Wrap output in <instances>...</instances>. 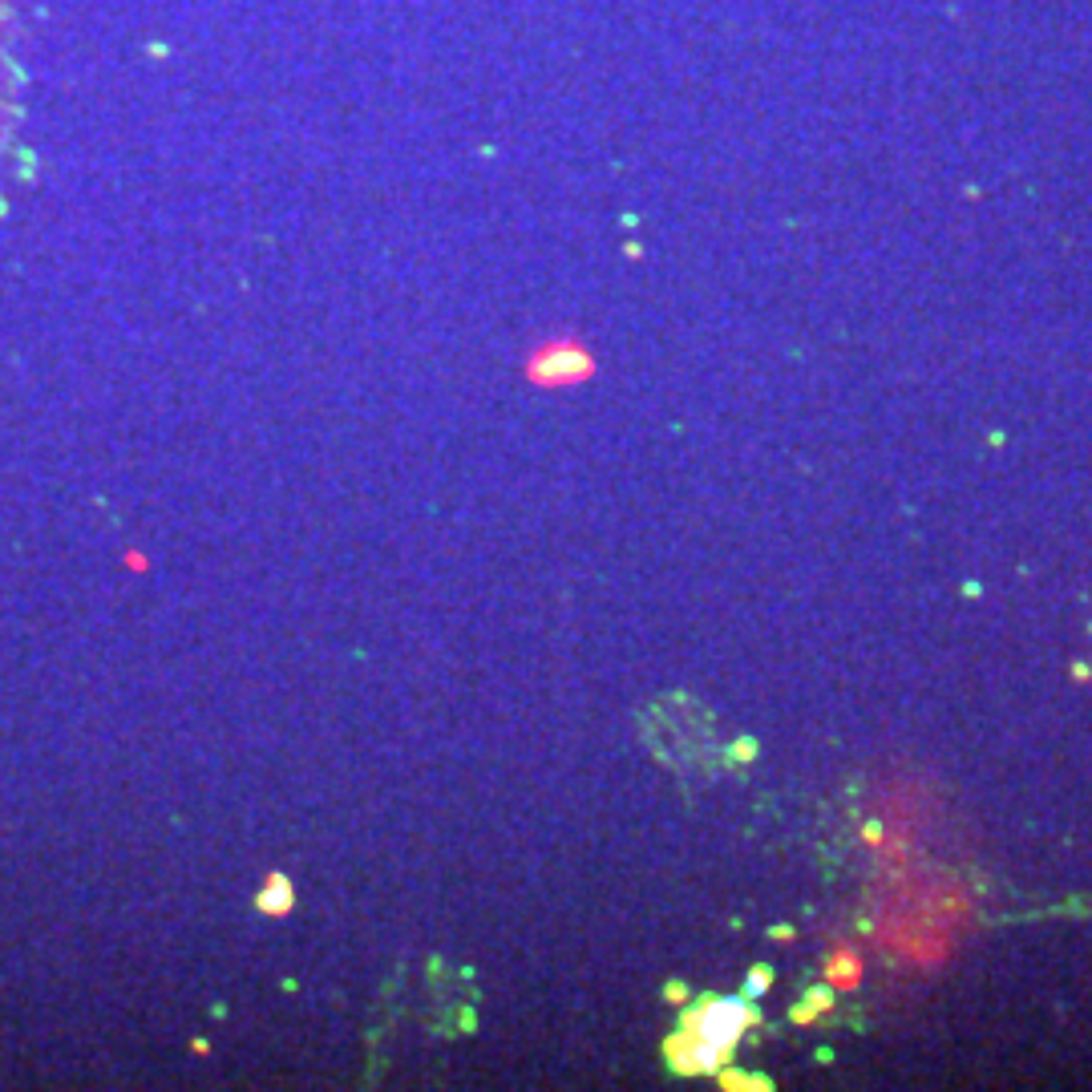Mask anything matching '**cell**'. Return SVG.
Instances as JSON below:
<instances>
[{
	"instance_id": "6da1fadb",
	"label": "cell",
	"mask_w": 1092,
	"mask_h": 1092,
	"mask_svg": "<svg viewBox=\"0 0 1092 1092\" xmlns=\"http://www.w3.org/2000/svg\"><path fill=\"white\" fill-rule=\"evenodd\" d=\"M583 373H587V356L575 353L571 345H550L530 360V381H538V384H566Z\"/></svg>"
},
{
	"instance_id": "7a4b0ae2",
	"label": "cell",
	"mask_w": 1092,
	"mask_h": 1092,
	"mask_svg": "<svg viewBox=\"0 0 1092 1092\" xmlns=\"http://www.w3.org/2000/svg\"><path fill=\"white\" fill-rule=\"evenodd\" d=\"M255 906L263 910V914H271V919L292 914V906H296V891H292V882L284 878V874H271V878L263 882V891H259Z\"/></svg>"
},
{
	"instance_id": "3957f363",
	"label": "cell",
	"mask_w": 1092,
	"mask_h": 1092,
	"mask_svg": "<svg viewBox=\"0 0 1092 1092\" xmlns=\"http://www.w3.org/2000/svg\"><path fill=\"white\" fill-rule=\"evenodd\" d=\"M125 558H130V571H146V555L134 550V555H125Z\"/></svg>"
}]
</instances>
